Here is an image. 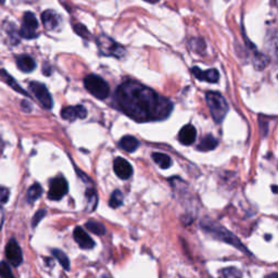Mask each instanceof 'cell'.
<instances>
[{
	"mask_svg": "<svg viewBox=\"0 0 278 278\" xmlns=\"http://www.w3.org/2000/svg\"><path fill=\"white\" fill-rule=\"evenodd\" d=\"M117 101L123 112L138 122L164 120L173 109L168 99L132 81L119 87Z\"/></svg>",
	"mask_w": 278,
	"mask_h": 278,
	"instance_id": "obj_1",
	"label": "cell"
},
{
	"mask_svg": "<svg viewBox=\"0 0 278 278\" xmlns=\"http://www.w3.org/2000/svg\"><path fill=\"white\" fill-rule=\"evenodd\" d=\"M205 100L208 106V109H210L211 115L213 120L216 123H221L223 120L225 119L226 114L228 112V105L226 100L220 94V92L216 91H208L205 94Z\"/></svg>",
	"mask_w": 278,
	"mask_h": 278,
	"instance_id": "obj_2",
	"label": "cell"
},
{
	"mask_svg": "<svg viewBox=\"0 0 278 278\" xmlns=\"http://www.w3.org/2000/svg\"><path fill=\"white\" fill-rule=\"evenodd\" d=\"M202 228L204 230H206L207 233L213 234L216 238L221 239V240L233 245V246L237 247L238 249H240L242 251L248 252L245 249V247L241 246L240 241H239L235 236H233V234H230L227 229L221 227V225H219V224H215L214 222H212L210 220H204L202 222Z\"/></svg>",
	"mask_w": 278,
	"mask_h": 278,
	"instance_id": "obj_3",
	"label": "cell"
},
{
	"mask_svg": "<svg viewBox=\"0 0 278 278\" xmlns=\"http://www.w3.org/2000/svg\"><path fill=\"white\" fill-rule=\"evenodd\" d=\"M84 84L86 89L97 99H106L110 94V88L108 83L98 75L90 74L85 77Z\"/></svg>",
	"mask_w": 278,
	"mask_h": 278,
	"instance_id": "obj_4",
	"label": "cell"
},
{
	"mask_svg": "<svg viewBox=\"0 0 278 278\" xmlns=\"http://www.w3.org/2000/svg\"><path fill=\"white\" fill-rule=\"evenodd\" d=\"M97 45L100 52L103 56L122 58L125 55V49L121 45L115 43L112 38L107 37L105 35H101L97 38Z\"/></svg>",
	"mask_w": 278,
	"mask_h": 278,
	"instance_id": "obj_5",
	"label": "cell"
},
{
	"mask_svg": "<svg viewBox=\"0 0 278 278\" xmlns=\"http://www.w3.org/2000/svg\"><path fill=\"white\" fill-rule=\"evenodd\" d=\"M38 20L32 12H25L23 15V23L20 29V35L26 40H32L38 36Z\"/></svg>",
	"mask_w": 278,
	"mask_h": 278,
	"instance_id": "obj_6",
	"label": "cell"
},
{
	"mask_svg": "<svg viewBox=\"0 0 278 278\" xmlns=\"http://www.w3.org/2000/svg\"><path fill=\"white\" fill-rule=\"evenodd\" d=\"M29 88L32 90L33 94L35 95V97L37 98L38 101H40L44 108L46 109H51L52 108V98L49 94L48 89L46 88V86L44 84L37 83V82H33L29 84Z\"/></svg>",
	"mask_w": 278,
	"mask_h": 278,
	"instance_id": "obj_7",
	"label": "cell"
},
{
	"mask_svg": "<svg viewBox=\"0 0 278 278\" xmlns=\"http://www.w3.org/2000/svg\"><path fill=\"white\" fill-rule=\"evenodd\" d=\"M67 183L63 177H57L50 183L48 198L52 201H58L62 199L67 192Z\"/></svg>",
	"mask_w": 278,
	"mask_h": 278,
	"instance_id": "obj_8",
	"label": "cell"
},
{
	"mask_svg": "<svg viewBox=\"0 0 278 278\" xmlns=\"http://www.w3.org/2000/svg\"><path fill=\"white\" fill-rule=\"evenodd\" d=\"M6 257L7 260L9 261L13 266H19L22 263V250L14 239H11L6 247Z\"/></svg>",
	"mask_w": 278,
	"mask_h": 278,
	"instance_id": "obj_9",
	"label": "cell"
},
{
	"mask_svg": "<svg viewBox=\"0 0 278 278\" xmlns=\"http://www.w3.org/2000/svg\"><path fill=\"white\" fill-rule=\"evenodd\" d=\"M61 117L62 119L74 122L77 119H85L87 117V110L86 108L83 106H75V107H66L63 108L61 111Z\"/></svg>",
	"mask_w": 278,
	"mask_h": 278,
	"instance_id": "obj_10",
	"label": "cell"
},
{
	"mask_svg": "<svg viewBox=\"0 0 278 278\" xmlns=\"http://www.w3.org/2000/svg\"><path fill=\"white\" fill-rule=\"evenodd\" d=\"M113 169H114V173L117 174V176L120 177L121 180H127L133 175L132 165L129 164V162H127L123 158H118L114 160Z\"/></svg>",
	"mask_w": 278,
	"mask_h": 278,
	"instance_id": "obj_11",
	"label": "cell"
},
{
	"mask_svg": "<svg viewBox=\"0 0 278 278\" xmlns=\"http://www.w3.org/2000/svg\"><path fill=\"white\" fill-rule=\"evenodd\" d=\"M191 72L199 81H203L207 83H216L220 80V73L216 68H210L207 71H202L198 66H194L191 68Z\"/></svg>",
	"mask_w": 278,
	"mask_h": 278,
	"instance_id": "obj_12",
	"label": "cell"
},
{
	"mask_svg": "<svg viewBox=\"0 0 278 278\" xmlns=\"http://www.w3.org/2000/svg\"><path fill=\"white\" fill-rule=\"evenodd\" d=\"M42 21H43V24L46 27V29L55 30L59 27L61 19L56 11L46 10L42 14Z\"/></svg>",
	"mask_w": 278,
	"mask_h": 278,
	"instance_id": "obj_13",
	"label": "cell"
},
{
	"mask_svg": "<svg viewBox=\"0 0 278 278\" xmlns=\"http://www.w3.org/2000/svg\"><path fill=\"white\" fill-rule=\"evenodd\" d=\"M73 236H74L75 241L79 244V246L82 249L89 250L95 247L94 240H92V239L86 234V231L83 230V228H81V227L75 228Z\"/></svg>",
	"mask_w": 278,
	"mask_h": 278,
	"instance_id": "obj_14",
	"label": "cell"
},
{
	"mask_svg": "<svg viewBox=\"0 0 278 278\" xmlns=\"http://www.w3.org/2000/svg\"><path fill=\"white\" fill-rule=\"evenodd\" d=\"M197 138V130L196 128L188 124L185 125L181 130L179 134V141L181 142V144L185 145V146H189L191 144H194V142L196 141Z\"/></svg>",
	"mask_w": 278,
	"mask_h": 278,
	"instance_id": "obj_15",
	"label": "cell"
},
{
	"mask_svg": "<svg viewBox=\"0 0 278 278\" xmlns=\"http://www.w3.org/2000/svg\"><path fill=\"white\" fill-rule=\"evenodd\" d=\"M17 65L18 67L21 70L22 72H32L33 70L36 67V63L35 61L28 57V56H21L17 59Z\"/></svg>",
	"mask_w": 278,
	"mask_h": 278,
	"instance_id": "obj_16",
	"label": "cell"
},
{
	"mask_svg": "<svg viewBox=\"0 0 278 278\" xmlns=\"http://www.w3.org/2000/svg\"><path fill=\"white\" fill-rule=\"evenodd\" d=\"M120 146L123 150H125L127 152H134L138 148L139 142L134 136H124L121 139Z\"/></svg>",
	"mask_w": 278,
	"mask_h": 278,
	"instance_id": "obj_17",
	"label": "cell"
},
{
	"mask_svg": "<svg viewBox=\"0 0 278 278\" xmlns=\"http://www.w3.org/2000/svg\"><path fill=\"white\" fill-rule=\"evenodd\" d=\"M218 145H219L218 139H216L212 135H207L202 139L201 143L199 144L198 150H200V151H211V150L215 149L216 147H218Z\"/></svg>",
	"mask_w": 278,
	"mask_h": 278,
	"instance_id": "obj_18",
	"label": "cell"
},
{
	"mask_svg": "<svg viewBox=\"0 0 278 278\" xmlns=\"http://www.w3.org/2000/svg\"><path fill=\"white\" fill-rule=\"evenodd\" d=\"M152 160L156 162V163L161 167V168H168L172 165V159L169 158L167 154L164 153H160V152H154L152 153Z\"/></svg>",
	"mask_w": 278,
	"mask_h": 278,
	"instance_id": "obj_19",
	"label": "cell"
},
{
	"mask_svg": "<svg viewBox=\"0 0 278 278\" xmlns=\"http://www.w3.org/2000/svg\"><path fill=\"white\" fill-rule=\"evenodd\" d=\"M0 75H2L3 80H4L8 85H9V86H10L11 88H13L15 91H18V92H20V94H23L24 96H28L27 92H26L24 89H22V88L20 87V85H19L17 82H15V80L13 79V77L10 76L9 74H8L7 71H5V70H2V71H0Z\"/></svg>",
	"mask_w": 278,
	"mask_h": 278,
	"instance_id": "obj_20",
	"label": "cell"
},
{
	"mask_svg": "<svg viewBox=\"0 0 278 278\" xmlns=\"http://www.w3.org/2000/svg\"><path fill=\"white\" fill-rule=\"evenodd\" d=\"M43 194V188L40 184H34L32 187H30L27 191V195H26V199L27 201L30 203V202H35L36 200L40 198Z\"/></svg>",
	"mask_w": 278,
	"mask_h": 278,
	"instance_id": "obj_21",
	"label": "cell"
},
{
	"mask_svg": "<svg viewBox=\"0 0 278 278\" xmlns=\"http://www.w3.org/2000/svg\"><path fill=\"white\" fill-rule=\"evenodd\" d=\"M86 228L88 230H90L92 234H95L97 236H101L106 234V228L102 225V224H100L98 222L95 221H89L86 223Z\"/></svg>",
	"mask_w": 278,
	"mask_h": 278,
	"instance_id": "obj_22",
	"label": "cell"
},
{
	"mask_svg": "<svg viewBox=\"0 0 278 278\" xmlns=\"http://www.w3.org/2000/svg\"><path fill=\"white\" fill-rule=\"evenodd\" d=\"M52 254L55 256V258L59 261V263L61 264V266H62L65 271H68L70 269V261L67 259V257L65 256V253H63L61 250H52Z\"/></svg>",
	"mask_w": 278,
	"mask_h": 278,
	"instance_id": "obj_23",
	"label": "cell"
},
{
	"mask_svg": "<svg viewBox=\"0 0 278 278\" xmlns=\"http://www.w3.org/2000/svg\"><path fill=\"white\" fill-rule=\"evenodd\" d=\"M122 203H123V194L120 190H114L113 194L110 197V202H109L110 206L115 208V207L121 206Z\"/></svg>",
	"mask_w": 278,
	"mask_h": 278,
	"instance_id": "obj_24",
	"label": "cell"
},
{
	"mask_svg": "<svg viewBox=\"0 0 278 278\" xmlns=\"http://www.w3.org/2000/svg\"><path fill=\"white\" fill-rule=\"evenodd\" d=\"M73 28H74V30H75V33H76L77 35L82 36L83 38H89V37H90V34H89V32H88V29H87L86 27H85L84 25L79 24V23H76V24L73 25Z\"/></svg>",
	"mask_w": 278,
	"mask_h": 278,
	"instance_id": "obj_25",
	"label": "cell"
},
{
	"mask_svg": "<svg viewBox=\"0 0 278 278\" xmlns=\"http://www.w3.org/2000/svg\"><path fill=\"white\" fill-rule=\"evenodd\" d=\"M0 276L2 277H13V274L11 272L10 266L8 265L6 262H0Z\"/></svg>",
	"mask_w": 278,
	"mask_h": 278,
	"instance_id": "obj_26",
	"label": "cell"
},
{
	"mask_svg": "<svg viewBox=\"0 0 278 278\" xmlns=\"http://www.w3.org/2000/svg\"><path fill=\"white\" fill-rule=\"evenodd\" d=\"M10 192L6 187L0 186V203H6L8 201V199H9Z\"/></svg>",
	"mask_w": 278,
	"mask_h": 278,
	"instance_id": "obj_27",
	"label": "cell"
},
{
	"mask_svg": "<svg viewBox=\"0 0 278 278\" xmlns=\"http://www.w3.org/2000/svg\"><path fill=\"white\" fill-rule=\"evenodd\" d=\"M45 215H46V211H45V210H40V211H38V212L35 214L34 219H33V226H34V227H36L37 224L42 221V219L44 218Z\"/></svg>",
	"mask_w": 278,
	"mask_h": 278,
	"instance_id": "obj_28",
	"label": "cell"
},
{
	"mask_svg": "<svg viewBox=\"0 0 278 278\" xmlns=\"http://www.w3.org/2000/svg\"><path fill=\"white\" fill-rule=\"evenodd\" d=\"M22 108H23V110H25V108L26 107H29V103L27 101H22ZM30 110H32V108H28V109H26V112H29Z\"/></svg>",
	"mask_w": 278,
	"mask_h": 278,
	"instance_id": "obj_29",
	"label": "cell"
},
{
	"mask_svg": "<svg viewBox=\"0 0 278 278\" xmlns=\"http://www.w3.org/2000/svg\"><path fill=\"white\" fill-rule=\"evenodd\" d=\"M3 222H4V212H3V208H2V206H0V228H2Z\"/></svg>",
	"mask_w": 278,
	"mask_h": 278,
	"instance_id": "obj_30",
	"label": "cell"
},
{
	"mask_svg": "<svg viewBox=\"0 0 278 278\" xmlns=\"http://www.w3.org/2000/svg\"><path fill=\"white\" fill-rule=\"evenodd\" d=\"M3 147H4V142L2 141V138H0V150L3 149Z\"/></svg>",
	"mask_w": 278,
	"mask_h": 278,
	"instance_id": "obj_31",
	"label": "cell"
},
{
	"mask_svg": "<svg viewBox=\"0 0 278 278\" xmlns=\"http://www.w3.org/2000/svg\"><path fill=\"white\" fill-rule=\"evenodd\" d=\"M148 2H150V3H156V2H158V0H148Z\"/></svg>",
	"mask_w": 278,
	"mask_h": 278,
	"instance_id": "obj_32",
	"label": "cell"
},
{
	"mask_svg": "<svg viewBox=\"0 0 278 278\" xmlns=\"http://www.w3.org/2000/svg\"><path fill=\"white\" fill-rule=\"evenodd\" d=\"M5 2H6V0H0V4L4 5V4H5Z\"/></svg>",
	"mask_w": 278,
	"mask_h": 278,
	"instance_id": "obj_33",
	"label": "cell"
}]
</instances>
